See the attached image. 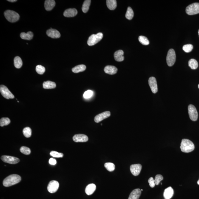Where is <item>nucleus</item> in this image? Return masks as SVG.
<instances>
[{
    "label": "nucleus",
    "instance_id": "nucleus-2",
    "mask_svg": "<svg viewBox=\"0 0 199 199\" xmlns=\"http://www.w3.org/2000/svg\"><path fill=\"white\" fill-rule=\"evenodd\" d=\"M180 149L182 152L188 153L193 151L195 149V146L192 141L189 140L184 139L182 140Z\"/></svg>",
    "mask_w": 199,
    "mask_h": 199
},
{
    "label": "nucleus",
    "instance_id": "nucleus-42",
    "mask_svg": "<svg viewBox=\"0 0 199 199\" xmlns=\"http://www.w3.org/2000/svg\"><path fill=\"white\" fill-rule=\"evenodd\" d=\"M49 163L51 165H55L57 164V161L55 159L51 158H50V160H49Z\"/></svg>",
    "mask_w": 199,
    "mask_h": 199
},
{
    "label": "nucleus",
    "instance_id": "nucleus-34",
    "mask_svg": "<svg viewBox=\"0 0 199 199\" xmlns=\"http://www.w3.org/2000/svg\"><path fill=\"white\" fill-rule=\"evenodd\" d=\"M104 167L109 172H112L115 170V164L112 163H106L104 164Z\"/></svg>",
    "mask_w": 199,
    "mask_h": 199
},
{
    "label": "nucleus",
    "instance_id": "nucleus-19",
    "mask_svg": "<svg viewBox=\"0 0 199 199\" xmlns=\"http://www.w3.org/2000/svg\"><path fill=\"white\" fill-rule=\"evenodd\" d=\"M141 194V190L139 189H134L131 193L129 199H139Z\"/></svg>",
    "mask_w": 199,
    "mask_h": 199
},
{
    "label": "nucleus",
    "instance_id": "nucleus-23",
    "mask_svg": "<svg viewBox=\"0 0 199 199\" xmlns=\"http://www.w3.org/2000/svg\"><path fill=\"white\" fill-rule=\"evenodd\" d=\"M56 83L53 82L47 81L43 83V87L45 89H52L56 87Z\"/></svg>",
    "mask_w": 199,
    "mask_h": 199
},
{
    "label": "nucleus",
    "instance_id": "nucleus-31",
    "mask_svg": "<svg viewBox=\"0 0 199 199\" xmlns=\"http://www.w3.org/2000/svg\"><path fill=\"white\" fill-rule=\"evenodd\" d=\"M10 123V119L7 118V117L2 118L0 120V126H7Z\"/></svg>",
    "mask_w": 199,
    "mask_h": 199
},
{
    "label": "nucleus",
    "instance_id": "nucleus-26",
    "mask_svg": "<svg viewBox=\"0 0 199 199\" xmlns=\"http://www.w3.org/2000/svg\"><path fill=\"white\" fill-rule=\"evenodd\" d=\"M86 66L84 65H80L75 66L72 69V71L74 73H78L84 71L86 69Z\"/></svg>",
    "mask_w": 199,
    "mask_h": 199
},
{
    "label": "nucleus",
    "instance_id": "nucleus-24",
    "mask_svg": "<svg viewBox=\"0 0 199 199\" xmlns=\"http://www.w3.org/2000/svg\"><path fill=\"white\" fill-rule=\"evenodd\" d=\"M106 3L108 8L109 10H114L116 8L117 3L116 0H107Z\"/></svg>",
    "mask_w": 199,
    "mask_h": 199
},
{
    "label": "nucleus",
    "instance_id": "nucleus-10",
    "mask_svg": "<svg viewBox=\"0 0 199 199\" xmlns=\"http://www.w3.org/2000/svg\"><path fill=\"white\" fill-rule=\"evenodd\" d=\"M59 187V184L57 181L52 180L49 183L48 186V190L51 193H54L58 190Z\"/></svg>",
    "mask_w": 199,
    "mask_h": 199
},
{
    "label": "nucleus",
    "instance_id": "nucleus-43",
    "mask_svg": "<svg viewBox=\"0 0 199 199\" xmlns=\"http://www.w3.org/2000/svg\"><path fill=\"white\" fill-rule=\"evenodd\" d=\"M7 1L11 2H16V1H17V0H8Z\"/></svg>",
    "mask_w": 199,
    "mask_h": 199
},
{
    "label": "nucleus",
    "instance_id": "nucleus-12",
    "mask_svg": "<svg viewBox=\"0 0 199 199\" xmlns=\"http://www.w3.org/2000/svg\"><path fill=\"white\" fill-rule=\"evenodd\" d=\"M111 113L109 111L102 112V113L98 114L96 115L94 118V120L95 123H99L100 122L103 121L105 119L107 118L110 116Z\"/></svg>",
    "mask_w": 199,
    "mask_h": 199
},
{
    "label": "nucleus",
    "instance_id": "nucleus-1",
    "mask_svg": "<svg viewBox=\"0 0 199 199\" xmlns=\"http://www.w3.org/2000/svg\"><path fill=\"white\" fill-rule=\"evenodd\" d=\"M21 180V177L18 174H14L6 177L3 181V184L6 187H9L17 184Z\"/></svg>",
    "mask_w": 199,
    "mask_h": 199
},
{
    "label": "nucleus",
    "instance_id": "nucleus-37",
    "mask_svg": "<svg viewBox=\"0 0 199 199\" xmlns=\"http://www.w3.org/2000/svg\"><path fill=\"white\" fill-rule=\"evenodd\" d=\"M50 155L51 156L54 158H62L64 156V154L62 153H59L56 151H52L50 152Z\"/></svg>",
    "mask_w": 199,
    "mask_h": 199
},
{
    "label": "nucleus",
    "instance_id": "nucleus-4",
    "mask_svg": "<svg viewBox=\"0 0 199 199\" xmlns=\"http://www.w3.org/2000/svg\"><path fill=\"white\" fill-rule=\"evenodd\" d=\"M103 37V34L101 33H98L96 35H92L89 37L88 40L87 44L89 46H93L102 39Z\"/></svg>",
    "mask_w": 199,
    "mask_h": 199
},
{
    "label": "nucleus",
    "instance_id": "nucleus-27",
    "mask_svg": "<svg viewBox=\"0 0 199 199\" xmlns=\"http://www.w3.org/2000/svg\"><path fill=\"white\" fill-rule=\"evenodd\" d=\"M14 64L16 68L19 69L23 65V62L21 58L19 57H15L14 60Z\"/></svg>",
    "mask_w": 199,
    "mask_h": 199
},
{
    "label": "nucleus",
    "instance_id": "nucleus-38",
    "mask_svg": "<svg viewBox=\"0 0 199 199\" xmlns=\"http://www.w3.org/2000/svg\"><path fill=\"white\" fill-rule=\"evenodd\" d=\"M193 47L192 45L190 44H188L185 45L183 46V49L185 52H189L191 51L192 50Z\"/></svg>",
    "mask_w": 199,
    "mask_h": 199
},
{
    "label": "nucleus",
    "instance_id": "nucleus-41",
    "mask_svg": "<svg viewBox=\"0 0 199 199\" xmlns=\"http://www.w3.org/2000/svg\"><path fill=\"white\" fill-rule=\"evenodd\" d=\"M148 183L149 184V186L153 188L155 186V180L153 177H151L149 178Z\"/></svg>",
    "mask_w": 199,
    "mask_h": 199
},
{
    "label": "nucleus",
    "instance_id": "nucleus-16",
    "mask_svg": "<svg viewBox=\"0 0 199 199\" xmlns=\"http://www.w3.org/2000/svg\"><path fill=\"white\" fill-rule=\"evenodd\" d=\"M78 14V11L75 8H70L66 9L64 13V16L67 18H71L74 17Z\"/></svg>",
    "mask_w": 199,
    "mask_h": 199
},
{
    "label": "nucleus",
    "instance_id": "nucleus-9",
    "mask_svg": "<svg viewBox=\"0 0 199 199\" xmlns=\"http://www.w3.org/2000/svg\"><path fill=\"white\" fill-rule=\"evenodd\" d=\"M1 160L4 162L11 164H16L20 162L19 159L16 157L4 155L1 157Z\"/></svg>",
    "mask_w": 199,
    "mask_h": 199
},
{
    "label": "nucleus",
    "instance_id": "nucleus-29",
    "mask_svg": "<svg viewBox=\"0 0 199 199\" xmlns=\"http://www.w3.org/2000/svg\"><path fill=\"white\" fill-rule=\"evenodd\" d=\"M189 65L191 69H196L198 67V63L195 59H191L189 62Z\"/></svg>",
    "mask_w": 199,
    "mask_h": 199
},
{
    "label": "nucleus",
    "instance_id": "nucleus-33",
    "mask_svg": "<svg viewBox=\"0 0 199 199\" xmlns=\"http://www.w3.org/2000/svg\"><path fill=\"white\" fill-rule=\"evenodd\" d=\"M139 41L142 44L147 46L149 44V41L147 37L144 36H140L138 38Z\"/></svg>",
    "mask_w": 199,
    "mask_h": 199
},
{
    "label": "nucleus",
    "instance_id": "nucleus-13",
    "mask_svg": "<svg viewBox=\"0 0 199 199\" xmlns=\"http://www.w3.org/2000/svg\"><path fill=\"white\" fill-rule=\"evenodd\" d=\"M142 167L141 164H132L130 166L131 172L134 176H138L141 172Z\"/></svg>",
    "mask_w": 199,
    "mask_h": 199
},
{
    "label": "nucleus",
    "instance_id": "nucleus-8",
    "mask_svg": "<svg viewBox=\"0 0 199 199\" xmlns=\"http://www.w3.org/2000/svg\"><path fill=\"white\" fill-rule=\"evenodd\" d=\"M188 112L190 119L193 121H196L198 119V114L195 106L192 104L189 105L188 107Z\"/></svg>",
    "mask_w": 199,
    "mask_h": 199
},
{
    "label": "nucleus",
    "instance_id": "nucleus-25",
    "mask_svg": "<svg viewBox=\"0 0 199 199\" xmlns=\"http://www.w3.org/2000/svg\"><path fill=\"white\" fill-rule=\"evenodd\" d=\"M34 36L33 33L31 32H28L27 33H22L21 34L20 36L22 39L30 40L33 38Z\"/></svg>",
    "mask_w": 199,
    "mask_h": 199
},
{
    "label": "nucleus",
    "instance_id": "nucleus-21",
    "mask_svg": "<svg viewBox=\"0 0 199 199\" xmlns=\"http://www.w3.org/2000/svg\"><path fill=\"white\" fill-rule=\"evenodd\" d=\"M55 6V1L54 0H46L45 1L44 7L46 10H52Z\"/></svg>",
    "mask_w": 199,
    "mask_h": 199
},
{
    "label": "nucleus",
    "instance_id": "nucleus-5",
    "mask_svg": "<svg viewBox=\"0 0 199 199\" xmlns=\"http://www.w3.org/2000/svg\"><path fill=\"white\" fill-rule=\"evenodd\" d=\"M186 12L189 15L199 13V3H195L191 4L186 7Z\"/></svg>",
    "mask_w": 199,
    "mask_h": 199
},
{
    "label": "nucleus",
    "instance_id": "nucleus-30",
    "mask_svg": "<svg viewBox=\"0 0 199 199\" xmlns=\"http://www.w3.org/2000/svg\"><path fill=\"white\" fill-rule=\"evenodd\" d=\"M134 16L133 10L131 7H128L126 15V18L128 20H131L133 18Z\"/></svg>",
    "mask_w": 199,
    "mask_h": 199
},
{
    "label": "nucleus",
    "instance_id": "nucleus-3",
    "mask_svg": "<svg viewBox=\"0 0 199 199\" xmlns=\"http://www.w3.org/2000/svg\"><path fill=\"white\" fill-rule=\"evenodd\" d=\"M6 19L11 23L16 22L19 19L20 16L17 12L11 10H7L4 12Z\"/></svg>",
    "mask_w": 199,
    "mask_h": 199
},
{
    "label": "nucleus",
    "instance_id": "nucleus-46",
    "mask_svg": "<svg viewBox=\"0 0 199 199\" xmlns=\"http://www.w3.org/2000/svg\"><path fill=\"white\" fill-rule=\"evenodd\" d=\"M198 88H199V84L198 85Z\"/></svg>",
    "mask_w": 199,
    "mask_h": 199
},
{
    "label": "nucleus",
    "instance_id": "nucleus-7",
    "mask_svg": "<svg viewBox=\"0 0 199 199\" xmlns=\"http://www.w3.org/2000/svg\"><path fill=\"white\" fill-rule=\"evenodd\" d=\"M0 92L2 96L7 99H13L15 98L13 94L4 85H1L0 86Z\"/></svg>",
    "mask_w": 199,
    "mask_h": 199
},
{
    "label": "nucleus",
    "instance_id": "nucleus-44",
    "mask_svg": "<svg viewBox=\"0 0 199 199\" xmlns=\"http://www.w3.org/2000/svg\"><path fill=\"white\" fill-rule=\"evenodd\" d=\"M197 184L199 185V179L198 180V181H197Z\"/></svg>",
    "mask_w": 199,
    "mask_h": 199
},
{
    "label": "nucleus",
    "instance_id": "nucleus-45",
    "mask_svg": "<svg viewBox=\"0 0 199 199\" xmlns=\"http://www.w3.org/2000/svg\"><path fill=\"white\" fill-rule=\"evenodd\" d=\"M198 35H199V30H198Z\"/></svg>",
    "mask_w": 199,
    "mask_h": 199
},
{
    "label": "nucleus",
    "instance_id": "nucleus-15",
    "mask_svg": "<svg viewBox=\"0 0 199 199\" xmlns=\"http://www.w3.org/2000/svg\"><path fill=\"white\" fill-rule=\"evenodd\" d=\"M46 33L48 36L52 38H59L61 37V34L58 30L56 29H52L51 28L47 30Z\"/></svg>",
    "mask_w": 199,
    "mask_h": 199
},
{
    "label": "nucleus",
    "instance_id": "nucleus-36",
    "mask_svg": "<svg viewBox=\"0 0 199 199\" xmlns=\"http://www.w3.org/2000/svg\"><path fill=\"white\" fill-rule=\"evenodd\" d=\"M36 71L38 74L40 75H43L46 71V69L44 66L41 65H38L36 66Z\"/></svg>",
    "mask_w": 199,
    "mask_h": 199
},
{
    "label": "nucleus",
    "instance_id": "nucleus-28",
    "mask_svg": "<svg viewBox=\"0 0 199 199\" xmlns=\"http://www.w3.org/2000/svg\"><path fill=\"white\" fill-rule=\"evenodd\" d=\"M91 2V1L90 0H86L84 1L82 7V10L83 13H86L88 11Z\"/></svg>",
    "mask_w": 199,
    "mask_h": 199
},
{
    "label": "nucleus",
    "instance_id": "nucleus-22",
    "mask_svg": "<svg viewBox=\"0 0 199 199\" xmlns=\"http://www.w3.org/2000/svg\"><path fill=\"white\" fill-rule=\"evenodd\" d=\"M96 186L94 184H91L86 187L85 192L87 195H90L93 193L96 189Z\"/></svg>",
    "mask_w": 199,
    "mask_h": 199
},
{
    "label": "nucleus",
    "instance_id": "nucleus-14",
    "mask_svg": "<svg viewBox=\"0 0 199 199\" xmlns=\"http://www.w3.org/2000/svg\"><path fill=\"white\" fill-rule=\"evenodd\" d=\"M73 140V141L76 142H87L88 141V137L84 134H76L74 136Z\"/></svg>",
    "mask_w": 199,
    "mask_h": 199
},
{
    "label": "nucleus",
    "instance_id": "nucleus-20",
    "mask_svg": "<svg viewBox=\"0 0 199 199\" xmlns=\"http://www.w3.org/2000/svg\"><path fill=\"white\" fill-rule=\"evenodd\" d=\"M173 189L170 187L165 189L163 196L165 199H170L173 196Z\"/></svg>",
    "mask_w": 199,
    "mask_h": 199
},
{
    "label": "nucleus",
    "instance_id": "nucleus-11",
    "mask_svg": "<svg viewBox=\"0 0 199 199\" xmlns=\"http://www.w3.org/2000/svg\"><path fill=\"white\" fill-rule=\"evenodd\" d=\"M149 84L151 90L153 93H156L158 91V85L156 79L154 77H151L149 78Z\"/></svg>",
    "mask_w": 199,
    "mask_h": 199
},
{
    "label": "nucleus",
    "instance_id": "nucleus-18",
    "mask_svg": "<svg viewBox=\"0 0 199 199\" xmlns=\"http://www.w3.org/2000/svg\"><path fill=\"white\" fill-rule=\"evenodd\" d=\"M124 52L123 50H119L116 51L114 54V58L115 61L117 62H122L124 61Z\"/></svg>",
    "mask_w": 199,
    "mask_h": 199
},
{
    "label": "nucleus",
    "instance_id": "nucleus-39",
    "mask_svg": "<svg viewBox=\"0 0 199 199\" xmlns=\"http://www.w3.org/2000/svg\"><path fill=\"white\" fill-rule=\"evenodd\" d=\"M93 94V92L92 90H88L84 93L83 94V97L85 99H88L91 98Z\"/></svg>",
    "mask_w": 199,
    "mask_h": 199
},
{
    "label": "nucleus",
    "instance_id": "nucleus-35",
    "mask_svg": "<svg viewBox=\"0 0 199 199\" xmlns=\"http://www.w3.org/2000/svg\"><path fill=\"white\" fill-rule=\"evenodd\" d=\"M20 151L23 154L26 155H29L31 153V150L29 148L26 146H22L20 149Z\"/></svg>",
    "mask_w": 199,
    "mask_h": 199
},
{
    "label": "nucleus",
    "instance_id": "nucleus-6",
    "mask_svg": "<svg viewBox=\"0 0 199 199\" xmlns=\"http://www.w3.org/2000/svg\"><path fill=\"white\" fill-rule=\"evenodd\" d=\"M176 61V55L175 51L173 49H170L168 51L166 57V61L167 65L169 66H173Z\"/></svg>",
    "mask_w": 199,
    "mask_h": 199
},
{
    "label": "nucleus",
    "instance_id": "nucleus-32",
    "mask_svg": "<svg viewBox=\"0 0 199 199\" xmlns=\"http://www.w3.org/2000/svg\"><path fill=\"white\" fill-rule=\"evenodd\" d=\"M23 134L26 138H29L31 136L32 129L30 127H27L24 128L23 131Z\"/></svg>",
    "mask_w": 199,
    "mask_h": 199
},
{
    "label": "nucleus",
    "instance_id": "nucleus-40",
    "mask_svg": "<svg viewBox=\"0 0 199 199\" xmlns=\"http://www.w3.org/2000/svg\"><path fill=\"white\" fill-rule=\"evenodd\" d=\"M163 176L160 174H158L156 175L155 177V184L156 185H158L160 183V182L163 180Z\"/></svg>",
    "mask_w": 199,
    "mask_h": 199
},
{
    "label": "nucleus",
    "instance_id": "nucleus-17",
    "mask_svg": "<svg viewBox=\"0 0 199 199\" xmlns=\"http://www.w3.org/2000/svg\"><path fill=\"white\" fill-rule=\"evenodd\" d=\"M104 71L108 74L113 75L117 73L118 69L115 66L108 65L104 68Z\"/></svg>",
    "mask_w": 199,
    "mask_h": 199
}]
</instances>
